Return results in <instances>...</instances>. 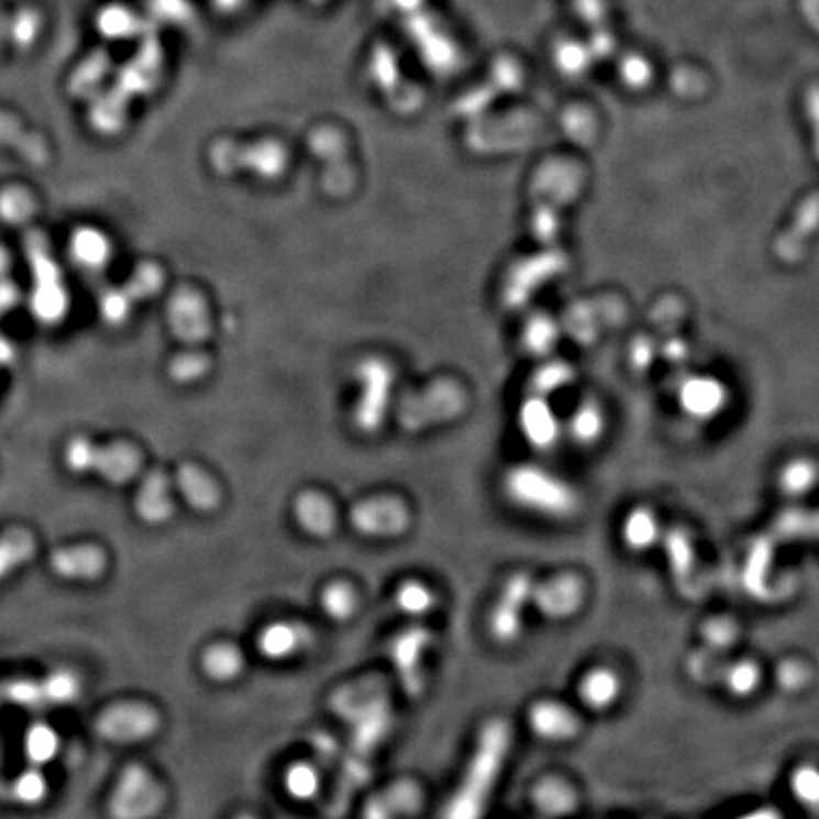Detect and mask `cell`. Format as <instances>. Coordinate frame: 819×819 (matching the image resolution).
Instances as JSON below:
<instances>
[{
  "instance_id": "cell-1",
  "label": "cell",
  "mask_w": 819,
  "mask_h": 819,
  "mask_svg": "<svg viewBox=\"0 0 819 819\" xmlns=\"http://www.w3.org/2000/svg\"><path fill=\"white\" fill-rule=\"evenodd\" d=\"M331 708L352 729L350 753L344 759L336 792L329 803V814L340 816L355 793L373 778L374 755L389 737L395 717L386 682L379 677H366L334 690Z\"/></svg>"
},
{
  "instance_id": "cell-2",
  "label": "cell",
  "mask_w": 819,
  "mask_h": 819,
  "mask_svg": "<svg viewBox=\"0 0 819 819\" xmlns=\"http://www.w3.org/2000/svg\"><path fill=\"white\" fill-rule=\"evenodd\" d=\"M512 732L503 719H491L484 724L475 753L468 761L457 792L447 800L444 816L450 819H476L483 816L505 761L509 757Z\"/></svg>"
},
{
  "instance_id": "cell-3",
  "label": "cell",
  "mask_w": 819,
  "mask_h": 819,
  "mask_svg": "<svg viewBox=\"0 0 819 819\" xmlns=\"http://www.w3.org/2000/svg\"><path fill=\"white\" fill-rule=\"evenodd\" d=\"M503 489L520 509L551 520H569L580 509V496L572 484L535 465L510 468Z\"/></svg>"
},
{
  "instance_id": "cell-4",
  "label": "cell",
  "mask_w": 819,
  "mask_h": 819,
  "mask_svg": "<svg viewBox=\"0 0 819 819\" xmlns=\"http://www.w3.org/2000/svg\"><path fill=\"white\" fill-rule=\"evenodd\" d=\"M25 247L35 279V290L31 298L33 311L42 323H57L69 310V295L63 285L62 269L49 253L48 242L41 232H31Z\"/></svg>"
},
{
  "instance_id": "cell-5",
  "label": "cell",
  "mask_w": 819,
  "mask_h": 819,
  "mask_svg": "<svg viewBox=\"0 0 819 819\" xmlns=\"http://www.w3.org/2000/svg\"><path fill=\"white\" fill-rule=\"evenodd\" d=\"M166 795L148 771L139 764L128 766L112 792L109 810L114 818L143 819L158 814Z\"/></svg>"
},
{
  "instance_id": "cell-6",
  "label": "cell",
  "mask_w": 819,
  "mask_h": 819,
  "mask_svg": "<svg viewBox=\"0 0 819 819\" xmlns=\"http://www.w3.org/2000/svg\"><path fill=\"white\" fill-rule=\"evenodd\" d=\"M533 588L535 583L530 573H514L507 578L488 619L489 633L497 643L510 645L520 638L523 611L531 604Z\"/></svg>"
},
{
  "instance_id": "cell-7",
  "label": "cell",
  "mask_w": 819,
  "mask_h": 819,
  "mask_svg": "<svg viewBox=\"0 0 819 819\" xmlns=\"http://www.w3.org/2000/svg\"><path fill=\"white\" fill-rule=\"evenodd\" d=\"M431 643L433 633L420 624L405 628L389 643L392 666L408 696H420L425 689V656Z\"/></svg>"
},
{
  "instance_id": "cell-8",
  "label": "cell",
  "mask_w": 819,
  "mask_h": 819,
  "mask_svg": "<svg viewBox=\"0 0 819 819\" xmlns=\"http://www.w3.org/2000/svg\"><path fill=\"white\" fill-rule=\"evenodd\" d=\"M99 737L114 744H133L154 737L159 729L156 709L141 702H120L104 709L97 719Z\"/></svg>"
},
{
  "instance_id": "cell-9",
  "label": "cell",
  "mask_w": 819,
  "mask_h": 819,
  "mask_svg": "<svg viewBox=\"0 0 819 819\" xmlns=\"http://www.w3.org/2000/svg\"><path fill=\"white\" fill-rule=\"evenodd\" d=\"M585 599V580L575 573H560L535 585L531 604L546 619L565 620L583 609Z\"/></svg>"
},
{
  "instance_id": "cell-10",
  "label": "cell",
  "mask_w": 819,
  "mask_h": 819,
  "mask_svg": "<svg viewBox=\"0 0 819 819\" xmlns=\"http://www.w3.org/2000/svg\"><path fill=\"white\" fill-rule=\"evenodd\" d=\"M352 525L366 538H395L407 530L410 512L397 497H373L355 505Z\"/></svg>"
},
{
  "instance_id": "cell-11",
  "label": "cell",
  "mask_w": 819,
  "mask_h": 819,
  "mask_svg": "<svg viewBox=\"0 0 819 819\" xmlns=\"http://www.w3.org/2000/svg\"><path fill=\"white\" fill-rule=\"evenodd\" d=\"M530 727L546 742H569L580 732V719L573 709L556 700H539L528 713Z\"/></svg>"
},
{
  "instance_id": "cell-12",
  "label": "cell",
  "mask_w": 819,
  "mask_h": 819,
  "mask_svg": "<svg viewBox=\"0 0 819 819\" xmlns=\"http://www.w3.org/2000/svg\"><path fill=\"white\" fill-rule=\"evenodd\" d=\"M141 471V454L128 442H112L109 446H96L91 455L90 473H97L114 486L128 484Z\"/></svg>"
},
{
  "instance_id": "cell-13",
  "label": "cell",
  "mask_w": 819,
  "mask_h": 819,
  "mask_svg": "<svg viewBox=\"0 0 819 819\" xmlns=\"http://www.w3.org/2000/svg\"><path fill=\"white\" fill-rule=\"evenodd\" d=\"M52 569L67 580H96L107 567V556L96 544L57 549L49 558Z\"/></svg>"
},
{
  "instance_id": "cell-14",
  "label": "cell",
  "mask_w": 819,
  "mask_h": 819,
  "mask_svg": "<svg viewBox=\"0 0 819 819\" xmlns=\"http://www.w3.org/2000/svg\"><path fill=\"white\" fill-rule=\"evenodd\" d=\"M175 510L171 483L164 471H151L135 496V512L145 523L162 525L169 522Z\"/></svg>"
},
{
  "instance_id": "cell-15",
  "label": "cell",
  "mask_w": 819,
  "mask_h": 819,
  "mask_svg": "<svg viewBox=\"0 0 819 819\" xmlns=\"http://www.w3.org/2000/svg\"><path fill=\"white\" fill-rule=\"evenodd\" d=\"M313 643V632L300 622H274L258 635V649L269 661H287Z\"/></svg>"
},
{
  "instance_id": "cell-16",
  "label": "cell",
  "mask_w": 819,
  "mask_h": 819,
  "mask_svg": "<svg viewBox=\"0 0 819 819\" xmlns=\"http://www.w3.org/2000/svg\"><path fill=\"white\" fill-rule=\"evenodd\" d=\"M423 805V793L420 787L402 779L397 784L389 785L386 792L374 795L366 803L365 816L368 819H391L400 816H413L421 810Z\"/></svg>"
},
{
  "instance_id": "cell-17",
  "label": "cell",
  "mask_w": 819,
  "mask_h": 819,
  "mask_svg": "<svg viewBox=\"0 0 819 819\" xmlns=\"http://www.w3.org/2000/svg\"><path fill=\"white\" fill-rule=\"evenodd\" d=\"M622 693L620 675L607 666L588 669L578 683V698L586 708L594 711H606L619 702Z\"/></svg>"
},
{
  "instance_id": "cell-18",
  "label": "cell",
  "mask_w": 819,
  "mask_h": 819,
  "mask_svg": "<svg viewBox=\"0 0 819 819\" xmlns=\"http://www.w3.org/2000/svg\"><path fill=\"white\" fill-rule=\"evenodd\" d=\"M295 517L308 535L327 539L336 528V512L331 501L317 491H303L295 501Z\"/></svg>"
},
{
  "instance_id": "cell-19",
  "label": "cell",
  "mask_w": 819,
  "mask_h": 819,
  "mask_svg": "<svg viewBox=\"0 0 819 819\" xmlns=\"http://www.w3.org/2000/svg\"><path fill=\"white\" fill-rule=\"evenodd\" d=\"M177 486L187 503L200 512H211L221 505L219 484L198 465H180L177 471Z\"/></svg>"
},
{
  "instance_id": "cell-20",
  "label": "cell",
  "mask_w": 819,
  "mask_h": 819,
  "mask_svg": "<svg viewBox=\"0 0 819 819\" xmlns=\"http://www.w3.org/2000/svg\"><path fill=\"white\" fill-rule=\"evenodd\" d=\"M620 538H622V543L627 544L628 551H649L661 541V522L653 510L648 507H635L624 518L622 528H620Z\"/></svg>"
},
{
  "instance_id": "cell-21",
  "label": "cell",
  "mask_w": 819,
  "mask_h": 819,
  "mask_svg": "<svg viewBox=\"0 0 819 819\" xmlns=\"http://www.w3.org/2000/svg\"><path fill=\"white\" fill-rule=\"evenodd\" d=\"M533 805L543 816H569L577 808V793L564 779L544 778L533 789Z\"/></svg>"
},
{
  "instance_id": "cell-22",
  "label": "cell",
  "mask_w": 819,
  "mask_h": 819,
  "mask_svg": "<svg viewBox=\"0 0 819 819\" xmlns=\"http://www.w3.org/2000/svg\"><path fill=\"white\" fill-rule=\"evenodd\" d=\"M35 552V538L27 530L15 528L0 535V580L10 577L21 565L27 564Z\"/></svg>"
},
{
  "instance_id": "cell-23",
  "label": "cell",
  "mask_w": 819,
  "mask_h": 819,
  "mask_svg": "<svg viewBox=\"0 0 819 819\" xmlns=\"http://www.w3.org/2000/svg\"><path fill=\"white\" fill-rule=\"evenodd\" d=\"M664 549L668 558L669 572L677 583H683L693 577L696 567V546L690 533L674 528L664 538Z\"/></svg>"
},
{
  "instance_id": "cell-24",
  "label": "cell",
  "mask_w": 819,
  "mask_h": 819,
  "mask_svg": "<svg viewBox=\"0 0 819 819\" xmlns=\"http://www.w3.org/2000/svg\"><path fill=\"white\" fill-rule=\"evenodd\" d=\"M0 145L14 146L33 164H44L48 159V148L38 135L25 133L20 122L0 112Z\"/></svg>"
},
{
  "instance_id": "cell-25",
  "label": "cell",
  "mask_w": 819,
  "mask_h": 819,
  "mask_svg": "<svg viewBox=\"0 0 819 819\" xmlns=\"http://www.w3.org/2000/svg\"><path fill=\"white\" fill-rule=\"evenodd\" d=\"M203 672L214 682H232L242 674L243 656L240 649L230 643H217L207 649L203 658Z\"/></svg>"
},
{
  "instance_id": "cell-26",
  "label": "cell",
  "mask_w": 819,
  "mask_h": 819,
  "mask_svg": "<svg viewBox=\"0 0 819 819\" xmlns=\"http://www.w3.org/2000/svg\"><path fill=\"white\" fill-rule=\"evenodd\" d=\"M778 483L779 489L787 497L799 499L808 496L819 483L818 465L805 457L793 460L779 471Z\"/></svg>"
},
{
  "instance_id": "cell-27",
  "label": "cell",
  "mask_w": 819,
  "mask_h": 819,
  "mask_svg": "<svg viewBox=\"0 0 819 819\" xmlns=\"http://www.w3.org/2000/svg\"><path fill=\"white\" fill-rule=\"evenodd\" d=\"M522 425L530 444L539 450H549L556 444L558 425L544 405L531 402L530 407L523 410Z\"/></svg>"
},
{
  "instance_id": "cell-28",
  "label": "cell",
  "mask_w": 819,
  "mask_h": 819,
  "mask_svg": "<svg viewBox=\"0 0 819 819\" xmlns=\"http://www.w3.org/2000/svg\"><path fill=\"white\" fill-rule=\"evenodd\" d=\"M761 679H763V672L757 662L737 661L724 666L721 683L730 696L750 698L761 687Z\"/></svg>"
},
{
  "instance_id": "cell-29",
  "label": "cell",
  "mask_w": 819,
  "mask_h": 819,
  "mask_svg": "<svg viewBox=\"0 0 819 819\" xmlns=\"http://www.w3.org/2000/svg\"><path fill=\"white\" fill-rule=\"evenodd\" d=\"M70 253L86 268H99L107 261L109 248L99 232L91 228H80L70 240Z\"/></svg>"
},
{
  "instance_id": "cell-30",
  "label": "cell",
  "mask_w": 819,
  "mask_h": 819,
  "mask_svg": "<svg viewBox=\"0 0 819 819\" xmlns=\"http://www.w3.org/2000/svg\"><path fill=\"white\" fill-rule=\"evenodd\" d=\"M321 606H323L324 613L329 615L331 619L344 622V620L352 619L357 611V593L353 590V586L337 580V583H332L324 588L323 594H321Z\"/></svg>"
},
{
  "instance_id": "cell-31",
  "label": "cell",
  "mask_w": 819,
  "mask_h": 819,
  "mask_svg": "<svg viewBox=\"0 0 819 819\" xmlns=\"http://www.w3.org/2000/svg\"><path fill=\"white\" fill-rule=\"evenodd\" d=\"M107 69H109V57L104 56L103 52H96L90 57H86L70 76V96L86 97L93 93V88L101 82Z\"/></svg>"
},
{
  "instance_id": "cell-32",
  "label": "cell",
  "mask_w": 819,
  "mask_h": 819,
  "mask_svg": "<svg viewBox=\"0 0 819 819\" xmlns=\"http://www.w3.org/2000/svg\"><path fill=\"white\" fill-rule=\"evenodd\" d=\"M57 750H59V740L52 727L46 723H36L29 729L27 737H25V753L31 763L42 766V764L54 761Z\"/></svg>"
},
{
  "instance_id": "cell-33",
  "label": "cell",
  "mask_w": 819,
  "mask_h": 819,
  "mask_svg": "<svg viewBox=\"0 0 819 819\" xmlns=\"http://www.w3.org/2000/svg\"><path fill=\"white\" fill-rule=\"evenodd\" d=\"M724 666L723 653L716 649L704 648L696 653L690 654L687 661V669L690 677L700 685H711V683H721Z\"/></svg>"
},
{
  "instance_id": "cell-34",
  "label": "cell",
  "mask_w": 819,
  "mask_h": 819,
  "mask_svg": "<svg viewBox=\"0 0 819 819\" xmlns=\"http://www.w3.org/2000/svg\"><path fill=\"white\" fill-rule=\"evenodd\" d=\"M35 213L33 196L21 187H8L0 192V219L8 224H23Z\"/></svg>"
},
{
  "instance_id": "cell-35",
  "label": "cell",
  "mask_w": 819,
  "mask_h": 819,
  "mask_svg": "<svg viewBox=\"0 0 819 819\" xmlns=\"http://www.w3.org/2000/svg\"><path fill=\"white\" fill-rule=\"evenodd\" d=\"M434 594L420 580H407L397 590V606L402 613L410 617H423L431 613L434 607Z\"/></svg>"
},
{
  "instance_id": "cell-36",
  "label": "cell",
  "mask_w": 819,
  "mask_h": 819,
  "mask_svg": "<svg viewBox=\"0 0 819 819\" xmlns=\"http://www.w3.org/2000/svg\"><path fill=\"white\" fill-rule=\"evenodd\" d=\"M683 405L696 418H711L723 407V392L711 384H696L683 395Z\"/></svg>"
},
{
  "instance_id": "cell-37",
  "label": "cell",
  "mask_w": 819,
  "mask_h": 819,
  "mask_svg": "<svg viewBox=\"0 0 819 819\" xmlns=\"http://www.w3.org/2000/svg\"><path fill=\"white\" fill-rule=\"evenodd\" d=\"M792 793L800 805L819 812V768L814 764H800L789 779Z\"/></svg>"
},
{
  "instance_id": "cell-38",
  "label": "cell",
  "mask_w": 819,
  "mask_h": 819,
  "mask_svg": "<svg viewBox=\"0 0 819 819\" xmlns=\"http://www.w3.org/2000/svg\"><path fill=\"white\" fill-rule=\"evenodd\" d=\"M285 787L292 799L311 800L319 792V774L311 764H292L285 776Z\"/></svg>"
},
{
  "instance_id": "cell-39",
  "label": "cell",
  "mask_w": 819,
  "mask_h": 819,
  "mask_svg": "<svg viewBox=\"0 0 819 819\" xmlns=\"http://www.w3.org/2000/svg\"><path fill=\"white\" fill-rule=\"evenodd\" d=\"M42 689H44L46 702L67 704L73 702L80 693V683L69 669H57L46 677V682L42 683Z\"/></svg>"
},
{
  "instance_id": "cell-40",
  "label": "cell",
  "mask_w": 819,
  "mask_h": 819,
  "mask_svg": "<svg viewBox=\"0 0 819 819\" xmlns=\"http://www.w3.org/2000/svg\"><path fill=\"white\" fill-rule=\"evenodd\" d=\"M42 20L35 10H20L8 20V36L20 48H29L41 33Z\"/></svg>"
},
{
  "instance_id": "cell-41",
  "label": "cell",
  "mask_w": 819,
  "mask_h": 819,
  "mask_svg": "<svg viewBox=\"0 0 819 819\" xmlns=\"http://www.w3.org/2000/svg\"><path fill=\"white\" fill-rule=\"evenodd\" d=\"M738 624L727 617H717L704 624L702 635L706 641V648L716 649L724 653L727 649L732 648L738 641Z\"/></svg>"
},
{
  "instance_id": "cell-42",
  "label": "cell",
  "mask_w": 819,
  "mask_h": 819,
  "mask_svg": "<svg viewBox=\"0 0 819 819\" xmlns=\"http://www.w3.org/2000/svg\"><path fill=\"white\" fill-rule=\"evenodd\" d=\"M2 693L10 702L18 704L21 708L36 709L46 702L41 683L31 679H12L4 685Z\"/></svg>"
},
{
  "instance_id": "cell-43",
  "label": "cell",
  "mask_w": 819,
  "mask_h": 819,
  "mask_svg": "<svg viewBox=\"0 0 819 819\" xmlns=\"http://www.w3.org/2000/svg\"><path fill=\"white\" fill-rule=\"evenodd\" d=\"M97 27L104 36L120 38V36L130 35L131 31L135 29V20L124 8H104L103 12L97 18Z\"/></svg>"
},
{
  "instance_id": "cell-44",
  "label": "cell",
  "mask_w": 819,
  "mask_h": 819,
  "mask_svg": "<svg viewBox=\"0 0 819 819\" xmlns=\"http://www.w3.org/2000/svg\"><path fill=\"white\" fill-rule=\"evenodd\" d=\"M601 429H604V421L596 408H580L577 416L573 418V436L580 444H593L598 441Z\"/></svg>"
},
{
  "instance_id": "cell-45",
  "label": "cell",
  "mask_w": 819,
  "mask_h": 819,
  "mask_svg": "<svg viewBox=\"0 0 819 819\" xmlns=\"http://www.w3.org/2000/svg\"><path fill=\"white\" fill-rule=\"evenodd\" d=\"M46 779L42 778L38 771H27L21 774L14 785L15 799L25 805H38L46 797Z\"/></svg>"
},
{
  "instance_id": "cell-46",
  "label": "cell",
  "mask_w": 819,
  "mask_h": 819,
  "mask_svg": "<svg viewBox=\"0 0 819 819\" xmlns=\"http://www.w3.org/2000/svg\"><path fill=\"white\" fill-rule=\"evenodd\" d=\"M96 444L86 439V436H75L73 441L65 447V463L73 473L78 475H86L90 473L91 467V455H93Z\"/></svg>"
},
{
  "instance_id": "cell-47",
  "label": "cell",
  "mask_w": 819,
  "mask_h": 819,
  "mask_svg": "<svg viewBox=\"0 0 819 819\" xmlns=\"http://www.w3.org/2000/svg\"><path fill=\"white\" fill-rule=\"evenodd\" d=\"M776 677L782 689L787 693H799L810 683V668L805 662L785 661L779 664Z\"/></svg>"
},
{
  "instance_id": "cell-48",
  "label": "cell",
  "mask_w": 819,
  "mask_h": 819,
  "mask_svg": "<svg viewBox=\"0 0 819 819\" xmlns=\"http://www.w3.org/2000/svg\"><path fill=\"white\" fill-rule=\"evenodd\" d=\"M15 303H18V287H14L12 283L0 279V316L7 313L8 310H12Z\"/></svg>"
},
{
  "instance_id": "cell-49",
  "label": "cell",
  "mask_w": 819,
  "mask_h": 819,
  "mask_svg": "<svg viewBox=\"0 0 819 819\" xmlns=\"http://www.w3.org/2000/svg\"><path fill=\"white\" fill-rule=\"evenodd\" d=\"M336 742H332L331 738L327 737V734H319V737L316 738V744H313V748H316L317 755H324V761H331L332 757H334V751H336Z\"/></svg>"
},
{
  "instance_id": "cell-50",
  "label": "cell",
  "mask_w": 819,
  "mask_h": 819,
  "mask_svg": "<svg viewBox=\"0 0 819 819\" xmlns=\"http://www.w3.org/2000/svg\"><path fill=\"white\" fill-rule=\"evenodd\" d=\"M12 358H14L12 345L8 344L7 340L0 336V365H7Z\"/></svg>"
},
{
  "instance_id": "cell-51",
  "label": "cell",
  "mask_w": 819,
  "mask_h": 819,
  "mask_svg": "<svg viewBox=\"0 0 819 819\" xmlns=\"http://www.w3.org/2000/svg\"><path fill=\"white\" fill-rule=\"evenodd\" d=\"M8 269H10V256H8L7 251L4 248L0 247V279H4V276L8 274Z\"/></svg>"
},
{
  "instance_id": "cell-52",
  "label": "cell",
  "mask_w": 819,
  "mask_h": 819,
  "mask_svg": "<svg viewBox=\"0 0 819 819\" xmlns=\"http://www.w3.org/2000/svg\"><path fill=\"white\" fill-rule=\"evenodd\" d=\"M812 535H816V538L819 539V512H818V514H814V520H812Z\"/></svg>"
}]
</instances>
